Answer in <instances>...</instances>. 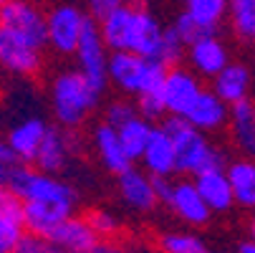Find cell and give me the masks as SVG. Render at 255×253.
I'll return each instance as SVG.
<instances>
[{"label":"cell","mask_w":255,"mask_h":253,"mask_svg":"<svg viewBox=\"0 0 255 253\" xmlns=\"http://www.w3.org/2000/svg\"><path fill=\"white\" fill-rule=\"evenodd\" d=\"M152 188H154L157 200H167V195H169V190H172V183H169L167 177H157V175H152Z\"/></svg>","instance_id":"38"},{"label":"cell","mask_w":255,"mask_h":253,"mask_svg":"<svg viewBox=\"0 0 255 253\" xmlns=\"http://www.w3.org/2000/svg\"><path fill=\"white\" fill-rule=\"evenodd\" d=\"M68 155H71V137L63 134L58 127H48L41 144H38V152H35L33 162L38 165V170L56 175L58 170L66 167Z\"/></svg>","instance_id":"21"},{"label":"cell","mask_w":255,"mask_h":253,"mask_svg":"<svg viewBox=\"0 0 255 253\" xmlns=\"http://www.w3.org/2000/svg\"><path fill=\"white\" fill-rule=\"evenodd\" d=\"M5 185L23 203H48V205L66 208L71 213H74V208H76L74 188L66 185L63 180H58L56 175L43 172V170H30V167H23V165H10V170H5Z\"/></svg>","instance_id":"2"},{"label":"cell","mask_w":255,"mask_h":253,"mask_svg":"<svg viewBox=\"0 0 255 253\" xmlns=\"http://www.w3.org/2000/svg\"><path fill=\"white\" fill-rule=\"evenodd\" d=\"M23 236V203L13 193H3L0 195V253H15Z\"/></svg>","instance_id":"18"},{"label":"cell","mask_w":255,"mask_h":253,"mask_svg":"<svg viewBox=\"0 0 255 253\" xmlns=\"http://www.w3.org/2000/svg\"><path fill=\"white\" fill-rule=\"evenodd\" d=\"M84 18H86V13L74 3L53 5L46 15V43L63 56L74 53L81 28H84Z\"/></svg>","instance_id":"6"},{"label":"cell","mask_w":255,"mask_h":253,"mask_svg":"<svg viewBox=\"0 0 255 253\" xmlns=\"http://www.w3.org/2000/svg\"><path fill=\"white\" fill-rule=\"evenodd\" d=\"M99 89L81 71H63L51 84V106L61 127H79L99 104Z\"/></svg>","instance_id":"1"},{"label":"cell","mask_w":255,"mask_h":253,"mask_svg":"<svg viewBox=\"0 0 255 253\" xmlns=\"http://www.w3.org/2000/svg\"><path fill=\"white\" fill-rule=\"evenodd\" d=\"M5 193V167L0 165V195Z\"/></svg>","instance_id":"42"},{"label":"cell","mask_w":255,"mask_h":253,"mask_svg":"<svg viewBox=\"0 0 255 253\" xmlns=\"http://www.w3.org/2000/svg\"><path fill=\"white\" fill-rule=\"evenodd\" d=\"M86 3H89L91 15H94V18H101V15H106L109 10H114L117 5H122L124 0H86Z\"/></svg>","instance_id":"37"},{"label":"cell","mask_w":255,"mask_h":253,"mask_svg":"<svg viewBox=\"0 0 255 253\" xmlns=\"http://www.w3.org/2000/svg\"><path fill=\"white\" fill-rule=\"evenodd\" d=\"M23 203V200H20ZM71 215V210L58 208V205H48V203H23V226L30 236H41L48 238L56 226Z\"/></svg>","instance_id":"25"},{"label":"cell","mask_w":255,"mask_h":253,"mask_svg":"<svg viewBox=\"0 0 255 253\" xmlns=\"http://www.w3.org/2000/svg\"><path fill=\"white\" fill-rule=\"evenodd\" d=\"M228 13L235 33L243 41L255 43V0H228Z\"/></svg>","instance_id":"29"},{"label":"cell","mask_w":255,"mask_h":253,"mask_svg":"<svg viewBox=\"0 0 255 253\" xmlns=\"http://www.w3.org/2000/svg\"><path fill=\"white\" fill-rule=\"evenodd\" d=\"M139 162L149 175H157V177H169L174 172V147H172L169 134L162 127H152V134L139 155Z\"/></svg>","instance_id":"16"},{"label":"cell","mask_w":255,"mask_h":253,"mask_svg":"<svg viewBox=\"0 0 255 253\" xmlns=\"http://www.w3.org/2000/svg\"><path fill=\"white\" fill-rule=\"evenodd\" d=\"M185 13L205 33H215V28L228 15V0H185Z\"/></svg>","instance_id":"28"},{"label":"cell","mask_w":255,"mask_h":253,"mask_svg":"<svg viewBox=\"0 0 255 253\" xmlns=\"http://www.w3.org/2000/svg\"><path fill=\"white\" fill-rule=\"evenodd\" d=\"M41 48L28 43L15 30L0 25V68L10 71V74L30 76L41 68Z\"/></svg>","instance_id":"8"},{"label":"cell","mask_w":255,"mask_h":253,"mask_svg":"<svg viewBox=\"0 0 255 253\" xmlns=\"http://www.w3.org/2000/svg\"><path fill=\"white\" fill-rule=\"evenodd\" d=\"M0 25L15 30L35 48H46V15L30 0H8L0 5Z\"/></svg>","instance_id":"7"},{"label":"cell","mask_w":255,"mask_h":253,"mask_svg":"<svg viewBox=\"0 0 255 253\" xmlns=\"http://www.w3.org/2000/svg\"><path fill=\"white\" fill-rule=\"evenodd\" d=\"M164 203H167L185 223L205 226V223L210 221V208L205 205V200H202V195L197 193L195 183H187V180L174 183Z\"/></svg>","instance_id":"12"},{"label":"cell","mask_w":255,"mask_h":253,"mask_svg":"<svg viewBox=\"0 0 255 253\" xmlns=\"http://www.w3.org/2000/svg\"><path fill=\"white\" fill-rule=\"evenodd\" d=\"M0 165H3V167H10V165H15V157H13V152L8 150L5 139H0Z\"/></svg>","instance_id":"40"},{"label":"cell","mask_w":255,"mask_h":253,"mask_svg":"<svg viewBox=\"0 0 255 253\" xmlns=\"http://www.w3.org/2000/svg\"><path fill=\"white\" fill-rule=\"evenodd\" d=\"M3 3H8V0H0V5H3Z\"/></svg>","instance_id":"44"},{"label":"cell","mask_w":255,"mask_h":253,"mask_svg":"<svg viewBox=\"0 0 255 253\" xmlns=\"http://www.w3.org/2000/svg\"><path fill=\"white\" fill-rule=\"evenodd\" d=\"M89 226L94 228V233L99 236V238H109V236H114L117 231H119V221L114 218L112 213H106V210H94V213H89Z\"/></svg>","instance_id":"33"},{"label":"cell","mask_w":255,"mask_h":253,"mask_svg":"<svg viewBox=\"0 0 255 253\" xmlns=\"http://www.w3.org/2000/svg\"><path fill=\"white\" fill-rule=\"evenodd\" d=\"M162 129L169 134L172 147H174V172L197 175L207 152L212 150L205 132L195 129L185 117H177V114H169Z\"/></svg>","instance_id":"4"},{"label":"cell","mask_w":255,"mask_h":253,"mask_svg":"<svg viewBox=\"0 0 255 253\" xmlns=\"http://www.w3.org/2000/svg\"><path fill=\"white\" fill-rule=\"evenodd\" d=\"M195 188H197V193L202 195V200H205V205L210 208V213H225V210H230V208L235 205L225 170L197 172V175H195Z\"/></svg>","instance_id":"20"},{"label":"cell","mask_w":255,"mask_h":253,"mask_svg":"<svg viewBox=\"0 0 255 253\" xmlns=\"http://www.w3.org/2000/svg\"><path fill=\"white\" fill-rule=\"evenodd\" d=\"M134 8L136 5H117L114 10H109L106 15L96 18L101 41L109 51H127L129 35H131V23H134Z\"/></svg>","instance_id":"15"},{"label":"cell","mask_w":255,"mask_h":253,"mask_svg":"<svg viewBox=\"0 0 255 253\" xmlns=\"http://www.w3.org/2000/svg\"><path fill=\"white\" fill-rule=\"evenodd\" d=\"M200 89L202 86H200L197 74H192V71H187V68H179V66H169L164 79H162V86H159L167 114L182 117L190 109L195 96L200 94Z\"/></svg>","instance_id":"9"},{"label":"cell","mask_w":255,"mask_h":253,"mask_svg":"<svg viewBox=\"0 0 255 253\" xmlns=\"http://www.w3.org/2000/svg\"><path fill=\"white\" fill-rule=\"evenodd\" d=\"M162 253H207L205 243L190 233H167L159 238Z\"/></svg>","instance_id":"30"},{"label":"cell","mask_w":255,"mask_h":253,"mask_svg":"<svg viewBox=\"0 0 255 253\" xmlns=\"http://www.w3.org/2000/svg\"><path fill=\"white\" fill-rule=\"evenodd\" d=\"M134 114H136V106H134L131 101H122V99H119V101H112V104L106 106V114H104L106 122H104V124H109V127L117 129L119 124H124L127 119H131Z\"/></svg>","instance_id":"34"},{"label":"cell","mask_w":255,"mask_h":253,"mask_svg":"<svg viewBox=\"0 0 255 253\" xmlns=\"http://www.w3.org/2000/svg\"><path fill=\"white\" fill-rule=\"evenodd\" d=\"M228 124L233 129L235 144L255 160V104L250 99H243L238 104H230L228 109Z\"/></svg>","instance_id":"23"},{"label":"cell","mask_w":255,"mask_h":253,"mask_svg":"<svg viewBox=\"0 0 255 253\" xmlns=\"http://www.w3.org/2000/svg\"><path fill=\"white\" fill-rule=\"evenodd\" d=\"M250 71L245 63H235V61H228L217 74L212 76V91L220 96L228 106L230 104H238L243 99H248L250 94Z\"/></svg>","instance_id":"17"},{"label":"cell","mask_w":255,"mask_h":253,"mask_svg":"<svg viewBox=\"0 0 255 253\" xmlns=\"http://www.w3.org/2000/svg\"><path fill=\"white\" fill-rule=\"evenodd\" d=\"M250 233H253V241H255V218H253V223H250Z\"/></svg>","instance_id":"43"},{"label":"cell","mask_w":255,"mask_h":253,"mask_svg":"<svg viewBox=\"0 0 255 253\" xmlns=\"http://www.w3.org/2000/svg\"><path fill=\"white\" fill-rule=\"evenodd\" d=\"M149 134H152V122L144 119V117H139V114H134L131 119H127L124 124L117 127V137H119V142H122L124 152L131 157V162L139 160V155H141V150H144V144H147Z\"/></svg>","instance_id":"27"},{"label":"cell","mask_w":255,"mask_h":253,"mask_svg":"<svg viewBox=\"0 0 255 253\" xmlns=\"http://www.w3.org/2000/svg\"><path fill=\"white\" fill-rule=\"evenodd\" d=\"M225 175L233 190V203L240 208H255V162L253 160H228Z\"/></svg>","instance_id":"24"},{"label":"cell","mask_w":255,"mask_h":253,"mask_svg":"<svg viewBox=\"0 0 255 253\" xmlns=\"http://www.w3.org/2000/svg\"><path fill=\"white\" fill-rule=\"evenodd\" d=\"M119 193H122L124 203L134 210H152L159 203L154 195V188H152V175L139 172L134 167H129L127 172L119 175Z\"/></svg>","instance_id":"22"},{"label":"cell","mask_w":255,"mask_h":253,"mask_svg":"<svg viewBox=\"0 0 255 253\" xmlns=\"http://www.w3.org/2000/svg\"><path fill=\"white\" fill-rule=\"evenodd\" d=\"M185 43L179 41V35L174 33V28H164L162 30V41H159V51H157V61H162L167 68L169 66H177L182 61V56H185Z\"/></svg>","instance_id":"31"},{"label":"cell","mask_w":255,"mask_h":253,"mask_svg":"<svg viewBox=\"0 0 255 253\" xmlns=\"http://www.w3.org/2000/svg\"><path fill=\"white\" fill-rule=\"evenodd\" d=\"M162 30L164 28L147 8H134V23H131V35H129L127 51L144 56V58H157Z\"/></svg>","instance_id":"13"},{"label":"cell","mask_w":255,"mask_h":253,"mask_svg":"<svg viewBox=\"0 0 255 253\" xmlns=\"http://www.w3.org/2000/svg\"><path fill=\"white\" fill-rule=\"evenodd\" d=\"M74 53L79 56V66H81L79 71L99 91H104V86L109 84V79H106L109 48L101 41L96 18H91V15L84 18V28H81V35H79V43H76V51Z\"/></svg>","instance_id":"5"},{"label":"cell","mask_w":255,"mask_h":253,"mask_svg":"<svg viewBox=\"0 0 255 253\" xmlns=\"http://www.w3.org/2000/svg\"><path fill=\"white\" fill-rule=\"evenodd\" d=\"M15 253H68V251H63L61 246H56L53 241L41 238V236H23Z\"/></svg>","instance_id":"35"},{"label":"cell","mask_w":255,"mask_h":253,"mask_svg":"<svg viewBox=\"0 0 255 253\" xmlns=\"http://www.w3.org/2000/svg\"><path fill=\"white\" fill-rule=\"evenodd\" d=\"M89 253H141V251H129L122 246H112V243H96Z\"/></svg>","instance_id":"39"},{"label":"cell","mask_w":255,"mask_h":253,"mask_svg":"<svg viewBox=\"0 0 255 253\" xmlns=\"http://www.w3.org/2000/svg\"><path fill=\"white\" fill-rule=\"evenodd\" d=\"M172 28H174V33L179 35V41L185 43V46H190L192 41H197V38H200V35H205V30H202V28H200V25L187 15V13H182V15L174 20V25H172Z\"/></svg>","instance_id":"36"},{"label":"cell","mask_w":255,"mask_h":253,"mask_svg":"<svg viewBox=\"0 0 255 253\" xmlns=\"http://www.w3.org/2000/svg\"><path fill=\"white\" fill-rule=\"evenodd\" d=\"M187 58H190V66L195 68V74L212 79L230 61V53L215 33H205L187 46Z\"/></svg>","instance_id":"11"},{"label":"cell","mask_w":255,"mask_h":253,"mask_svg":"<svg viewBox=\"0 0 255 253\" xmlns=\"http://www.w3.org/2000/svg\"><path fill=\"white\" fill-rule=\"evenodd\" d=\"M48 241H53L56 246H61L68 253H89L99 243V236L94 233V228L89 226L86 218H76L71 213L56 226V231L48 236Z\"/></svg>","instance_id":"14"},{"label":"cell","mask_w":255,"mask_h":253,"mask_svg":"<svg viewBox=\"0 0 255 253\" xmlns=\"http://www.w3.org/2000/svg\"><path fill=\"white\" fill-rule=\"evenodd\" d=\"M167 66L157 58H144L131 51H112L106 61V79L124 94H152L159 91Z\"/></svg>","instance_id":"3"},{"label":"cell","mask_w":255,"mask_h":253,"mask_svg":"<svg viewBox=\"0 0 255 253\" xmlns=\"http://www.w3.org/2000/svg\"><path fill=\"white\" fill-rule=\"evenodd\" d=\"M139 101L134 104L136 106V114L139 117H144V119H159V117H164L167 114V109H164V101H162V94L159 91H152V94H141V96H136Z\"/></svg>","instance_id":"32"},{"label":"cell","mask_w":255,"mask_h":253,"mask_svg":"<svg viewBox=\"0 0 255 253\" xmlns=\"http://www.w3.org/2000/svg\"><path fill=\"white\" fill-rule=\"evenodd\" d=\"M228 109L230 106L212 89H200V94L195 96L190 109L182 117L200 132H217V129H223L228 124Z\"/></svg>","instance_id":"10"},{"label":"cell","mask_w":255,"mask_h":253,"mask_svg":"<svg viewBox=\"0 0 255 253\" xmlns=\"http://www.w3.org/2000/svg\"><path fill=\"white\" fill-rule=\"evenodd\" d=\"M240 253H255V241H248L240 246Z\"/></svg>","instance_id":"41"},{"label":"cell","mask_w":255,"mask_h":253,"mask_svg":"<svg viewBox=\"0 0 255 253\" xmlns=\"http://www.w3.org/2000/svg\"><path fill=\"white\" fill-rule=\"evenodd\" d=\"M46 129H48V124L38 117L25 119L10 129V134L5 137V144L13 152L15 162H33L35 160V152H38V144H41Z\"/></svg>","instance_id":"19"},{"label":"cell","mask_w":255,"mask_h":253,"mask_svg":"<svg viewBox=\"0 0 255 253\" xmlns=\"http://www.w3.org/2000/svg\"><path fill=\"white\" fill-rule=\"evenodd\" d=\"M94 144H96V152H99V157H101V162H104V167L109 172L122 175V172H127L131 167V157L124 152V147H122V142H119L114 127H109V124L96 127Z\"/></svg>","instance_id":"26"}]
</instances>
